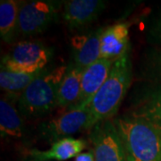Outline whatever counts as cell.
Wrapping results in <instances>:
<instances>
[{
	"label": "cell",
	"instance_id": "18",
	"mask_svg": "<svg viewBox=\"0 0 161 161\" xmlns=\"http://www.w3.org/2000/svg\"><path fill=\"white\" fill-rule=\"evenodd\" d=\"M146 70L148 75L161 80V49L150 54L147 61Z\"/></svg>",
	"mask_w": 161,
	"mask_h": 161
},
{
	"label": "cell",
	"instance_id": "13",
	"mask_svg": "<svg viewBox=\"0 0 161 161\" xmlns=\"http://www.w3.org/2000/svg\"><path fill=\"white\" fill-rule=\"evenodd\" d=\"M83 70L71 64L62 82L58 94V107L72 108L78 103L80 95V83Z\"/></svg>",
	"mask_w": 161,
	"mask_h": 161
},
{
	"label": "cell",
	"instance_id": "7",
	"mask_svg": "<svg viewBox=\"0 0 161 161\" xmlns=\"http://www.w3.org/2000/svg\"><path fill=\"white\" fill-rule=\"evenodd\" d=\"M89 120V106H76L40 125L39 132L47 141L61 140L86 129Z\"/></svg>",
	"mask_w": 161,
	"mask_h": 161
},
{
	"label": "cell",
	"instance_id": "16",
	"mask_svg": "<svg viewBox=\"0 0 161 161\" xmlns=\"http://www.w3.org/2000/svg\"><path fill=\"white\" fill-rule=\"evenodd\" d=\"M0 132L2 137H22L23 120L14 105L5 98L0 100Z\"/></svg>",
	"mask_w": 161,
	"mask_h": 161
},
{
	"label": "cell",
	"instance_id": "17",
	"mask_svg": "<svg viewBox=\"0 0 161 161\" xmlns=\"http://www.w3.org/2000/svg\"><path fill=\"white\" fill-rule=\"evenodd\" d=\"M46 69V68H45ZM45 69L34 74L14 73L1 67L0 71V87L4 92L10 95H22L25 89L36 80Z\"/></svg>",
	"mask_w": 161,
	"mask_h": 161
},
{
	"label": "cell",
	"instance_id": "10",
	"mask_svg": "<svg viewBox=\"0 0 161 161\" xmlns=\"http://www.w3.org/2000/svg\"><path fill=\"white\" fill-rule=\"evenodd\" d=\"M129 51V25L127 23H116L103 30L100 40V58L115 62Z\"/></svg>",
	"mask_w": 161,
	"mask_h": 161
},
{
	"label": "cell",
	"instance_id": "15",
	"mask_svg": "<svg viewBox=\"0 0 161 161\" xmlns=\"http://www.w3.org/2000/svg\"><path fill=\"white\" fill-rule=\"evenodd\" d=\"M21 4L15 0L0 2V35L4 41L10 43L17 34L18 14Z\"/></svg>",
	"mask_w": 161,
	"mask_h": 161
},
{
	"label": "cell",
	"instance_id": "6",
	"mask_svg": "<svg viewBox=\"0 0 161 161\" xmlns=\"http://www.w3.org/2000/svg\"><path fill=\"white\" fill-rule=\"evenodd\" d=\"M95 161H126L124 145L113 119L105 120L91 129Z\"/></svg>",
	"mask_w": 161,
	"mask_h": 161
},
{
	"label": "cell",
	"instance_id": "20",
	"mask_svg": "<svg viewBox=\"0 0 161 161\" xmlns=\"http://www.w3.org/2000/svg\"><path fill=\"white\" fill-rule=\"evenodd\" d=\"M155 35L158 40L161 43V18L158 20L155 28Z\"/></svg>",
	"mask_w": 161,
	"mask_h": 161
},
{
	"label": "cell",
	"instance_id": "1",
	"mask_svg": "<svg viewBox=\"0 0 161 161\" xmlns=\"http://www.w3.org/2000/svg\"><path fill=\"white\" fill-rule=\"evenodd\" d=\"M129 53L114 62L108 79L90 104L86 130H91L102 121L111 119L117 113L132 82V61Z\"/></svg>",
	"mask_w": 161,
	"mask_h": 161
},
{
	"label": "cell",
	"instance_id": "2",
	"mask_svg": "<svg viewBox=\"0 0 161 161\" xmlns=\"http://www.w3.org/2000/svg\"><path fill=\"white\" fill-rule=\"evenodd\" d=\"M126 161H161V129L132 115L114 118Z\"/></svg>",
	"mask_w": 161,
	"mask_h": 161
},
{
	"label": "cell",
	"instance_id": "14",
	"mask_svg": "<svg viewBox=\"0 0 161 161\" xmlns=\"http://www.w3.org/2000/svg\"><path fill=\"white\" fill-rule=\"evenodd\" d=\"M129 115L148 121L161 129V84L146 92Z\"/></svg>",
	"mask_w": 161,
	"mask_h": 161
},
{
	"label": "cell",
	"instance_id": "4",
	"mask_svg": "<svg viewBox=\"0 0 161 161\" xmlns=\"http://www.w3.org/2000/svg\"><path fill=\"white\" fill-rule=\"evenodd\" d=\"M52 56L51 49L42 42L23 40L2 58L1 67L14 73L34 74L46 68Z\"/></svg>",
	"mask_w": 161,
	"mask_h": 161
},
{
	"label": "cell",
	"instance_id": "21",
	"mask_svg": "<svg viewBox=\"0 0 161 161\" xmlns=\"http://www.w3.org/2000/svg\"><path fill=\"white\" fill-rule=\"evenodd\" d=\"M34 161H41V160H37V159H36V160H34Z\"/></svg>",
	"mask_w": 161,
	"mask_h": 161
},
{
	"label": "cell",
	"instance_id": "12",
	"mask_svg": "<svg viewBox=\"0 0 161 161\" xmlns=\"http://www.w3.org/2000/svg\"><path fill=\"white\" fill-rule=\"evenodd\" d=\"M87 142L81 139L66 137L54 142L51 147L47 150H32L31 155L37 160L64 161L76 158L86 148Z\"/></svg>",
	"mask_w": 161,
	"mask_h": 161
},
{
	"label": "cell",
	"instance_id": "9",
	"mask_svg": "<svg viewBox=\"0 0 161 161\" xmlns=\"http://www.w3.org/2000/svg\"><path fill=\"white\" fill-rule=\"evenodd\" d=\"M113 64L114 62L111 60L100 58L83 70L80 98L76 106H90L94 96L108 79Z\"/></svg>",
	"mask_w": 161,
	"mask_h": 161
},
{
	"label": "cell",
	"instance_id": "8",
	"mask_svg": "<svg viewBox=\"0 0 161 161\" xmlns=\"http://www.w3.org/2000/svg\"><path fill=\"white\" fill-rule=\"evenodd\" d=\"M106 3L101 0H70L64 4L63 17L72 29H80L95 21L103 12Z\"/></svg>",
	"mask_w": 161,
	"mask_h": 161
},
{
	"label": "cell",
	"instance_id": "3",
	"mask_svg": "<svg viewBox=\"0 0 161 161\" xmlns=\"http://www.w3.org/2000/svg\"><path fill=\"white\" fill-rule=\"evenodd\" d=\"M67 66L46 68L25 89L18 99V111L24 117L35 118L47 115L58 106L59 86L67 72Z\"/></svg>",
	"mask_w": 161,
	"mask_h": 161
},
{
	"label": "cell",
	"instance_id": "19",
	"mask_svg": "<svg viewBox=\"0 0 161 161\" xmlns=\"http://www.w3.org/2000/svg\"><path fill=\"white\" fill-rule=\"evenodd\" d=\"M75 161H95L93 150H90L87 152H81L75 158Z\"/></svg>",
	"mask_w": 161,
	"mask_h": 161
},
{
	"label": "cell",
	"instance_id": "5",
	"mask_svg": "<svg viewBox=\"0 0 161 161\" xmlns=\"http://www.w3.org/2000/svg\"><path fill=\"white\" fill-rule=\"evenodd\" d=\"M59 4L35 0L21 4L18 14L17 34L31 37L41 33L58 17Z\"/></svg>",
	"mask_w": 161,
	"mask_h": 161
},
{
	"label": "cell",
	"instance_id": "11",
	"mask_svg": "<svg viewBox=\"0 0 161 161\" xmlns=\"http://www.w3.org/2000/svg\"><path fill=\"white\" fill-rule=\"evenodd\" d=\"M104 28L72 39L75 66L84 70L100 59V40Z\"/></svg>",
	"mask_w": 161,
	"mask_h": 161
}]
</instances>
